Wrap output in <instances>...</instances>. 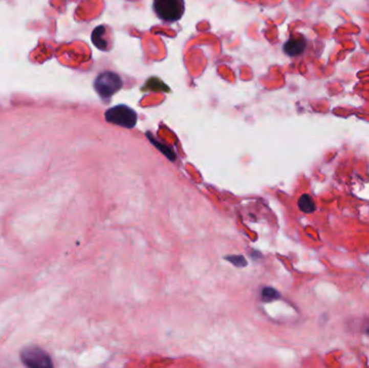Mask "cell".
<instances>
[{"mask_svg":"<svg viewBox=\"0 0 369 368\" xmlns=\"http://www.w3.org/2000/svg\"><path fill=\"white\" fill-rule=\"evenodd\" d=\"M153 9L156 15L167 23L181 19L185 13L184 0H154Z\"/></svg>","mask_w":369,"mask_h":368,"instance_id":"6da1fadb","label":"cell"},{"mask_svg":"<svg viewBox=\"0 0 369 368\" xmlns=\"http://www.w3.org/2000/svg\"><path fill=\"white\" fill-rule=\"evenodd\" d=\"M123 82L121 77L117 73L109 71L98 74L94 81V89L96 93L103 98L112 97L118 91H120Z\"/></svg>","mask_w":369,"mask_h":368,"instance_id":"7a4b0ae2","label":"cell"},{"mask_svg":"<svg viewBox=\"0 0 369 368\" xmlns=\"http://www.w3.org/2000/svg\"><path fill=\"white\" fill-rule=\"evenodd\" d=\"M105 119L109 123L126 128H133L137 122V114L131 107L121 104L107 109Z\"/></svg>","mask_w":369,"mask_h":368,"instance_id":"3957f363","label":"cell"},{"mask_svg":"<svg viewBox=\"0 0 369 368\" xmlns=\"http://www.w3.org/2000/svg\"><path fill=\"white\" fill-rule=\"evenodd\" d=\"M21 360L24 365L32 368L53 367V363L50 355L41 348L36 345L24 348L21 352Z\"/></svg>","mask_w":369,"mask_h":368,"instance_id":"277c9868","label":"cell"},{"mask_svg":"<svg viewBox=\"0 0 369 368\" xmlns=\"http://www.w3.org/2000/svg\"><path fill=\"white\" fill-rule=\"evenodd\" d=\"M307 45V39L303 36H294L284 44L283 51L287 56L296 57L301 55L306 51Z\"/></svg>","mask_w":369,"mask_h":368,"instance_id":"5b68a950","label":"cell"},{"mask_svg":"<svg viewBox=\"0 0 369 368\" xmlns=\"http://www.w3.org/2000/svg\"><path fill=\"white\" fill-rule=\"evenodd\" d=\"M107 35V28L105 26H98L96 27L92 33V41L96 48H98L102 51H107L109 50L108 45H112L113 42H109L108 39H105Z\"/></svg>","mask_w":369,"mask_h":368,"instance_id":"8992f818","label":"cell"},{"mask_svg":"<svg viewBox=\"0 0 369 368\" xmlns=\"http://www.w3.org/2000/svg\"><path fill=\"white\" fill-rule=\"evenodd\" d=\"M298 205L299 208H300V210L306 214H310L315 211V204L312 200V198L309 194H302L300 199H299Z\"/></svg>","mask_w":369,"mask_h":368,"instance_id":"52a82bcc","label":"cell"},{"mask_svg":"<svg viewBox=\"0 0 369 368\" xmlns=\"http://www.w3.org/2000/svg\"><path fill=\"white\" fill-rule=\"evenodd\" d=\"M263 297H264V300L270 301V300H274V299H276V298L280 297V294H278L274 290V288L266 287V288H264V291H263Z\"/></svg>","mask_w":369,"mask_h":368,"instance_id":"ba28073f","label":"cell"},{"mask_svg":"<svg viewBox=\"0 0 369 368\" xmlns=\"http://www.w3.org/2000/svg\"><path fill=\"white\" fill-rule=\"evenodd\" d=\"M148 135V137H149V139H151V141H153V143L155 144V146H157L158 148H160L161 149V150H162V153L167 157V158H169V159H171V160H174V159H175V155L173 154V151L171 150V149H168V148H166V147H164V146H162L160 143H158V142H156L155 141V139L150 136V135H149V134H147Z\"/></svg>","mask_w":369,"mask_h":368,"instance_id":"9c48e42d","label":"cell"},{"mask_svg":"<svg viewBox=\"0 0 369 368\" xmlns=\"http://www.w3.org/2000/svg\"><path fill=\"white\" fill-rule=\"evenodd\" d=\"M227 261L231 262L236 267H245L246 266V261L242 256H229V257H227Z\"/></svg>","mask_w":369,"mask_h":368,"instance_id":"30bf717a","label":"cell"}]
</instances>
